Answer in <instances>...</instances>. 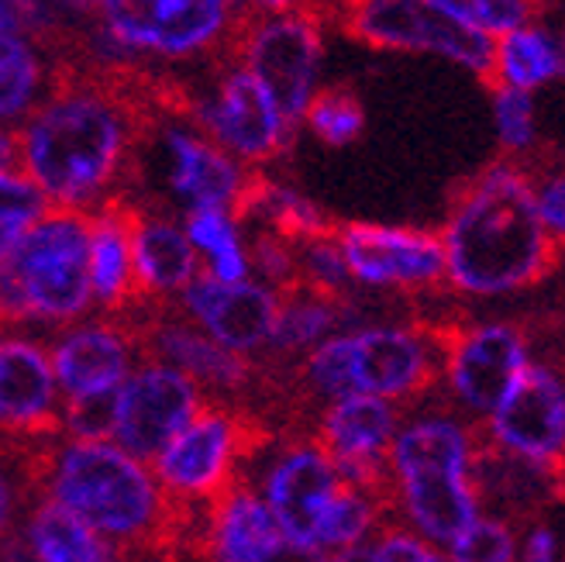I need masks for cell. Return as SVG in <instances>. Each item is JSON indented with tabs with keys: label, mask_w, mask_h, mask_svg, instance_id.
I'll return each instance as SVG.
<instances>
[{
	"label": "cell",
	"mask_w": 565,
	"mask_h": 562,
	"mask_svg": "<svg viewBox=\"0 0 565 562\" xmlns=\"http://www.w3.org/2000/svg\"><path fill=\"white\" fill-rule=\"evenodd\" d=\"M118 76H66L14 131L18 170L49 208L90 214L118 201L141 149V110Z\"/></svg>",
	"instance_id": "1"
},
{
	"label": "cell",
	"mask_w": 565,
	"mask_h": 562,
	"mask_svg": "<svg viewBox=\"0 0 565 562\" xmlns=\"http://www.w3.org/2000/svg\"><path fill=\"white\" fill-rule=\"evenodd\" d=\"M438 238L445 248V279L469 297L527 290L562 256L539 218L534 177L518 159H497L462 183Z\"/></svg>",
	"instance_id": "2"
},
{
	"label": "cell",
	"mask_w": 565,
	"mask_h": 562,
	"mask_svg": "<svg viewBox=\"0 0 565 562\" xmlns=\"http://www.w3.org/2000/svg\"><path fill=\"white\" fill-rule=\"evenodd\" d=\"M35 490L125 549H152L173 531L177 503L162 494L149 463L115 442L63 438L35 463Z\"/></svg>",
	"instance_id": "3"
},
{
	"label": "cell",
	"mask_w": 565,
	"mask_h": 562,
	"mask_svg": "<svg viewBox=\"0 0 565 562\" xmlns=\"http://www.w3.org/2000/svg\"><path fill=\"white\" fill-rule=\"evenodd\" d=\"M476 432L445 411H428L397 428L390 445V500L414 536L451 545L479 518Z\"/></svg>",
	"instance_id": "4"
},
{
	"label": "cell",
	"mask_w": 565,
	"mask_h": 562,
	"mask_svg": "<svg viewBox=\"0 0 565 562\" xmlns=\"http://www.w3.org/2000/svg\"><path fill=\"white\" fill-rule=\"evenodd\" d=\"M90 307V214L49 208L0 263V325L70 328Z\"/></svg>",
	"instance_id": "5"
},
{
	"label": "cell",
	"mask_w": 565,
	"mask_h": 562,
	"mask_svg": "<svg viewBox=\"0 0 565 562\" xmlns=\"http://www.w3.org/2000/svg\"><path fill=\"white\" fill-rule=\"evenodd\" d=\"M438 373V335L407 325L334 331L300 362L303 386L324 404L342 397H380L386 404H404L428 393Z\"/></svg>",
	"instance_id": "6"
},
{
	"label": "cell",
	"mask_w": 565,
	"mask_h": 562,
	"mask_svg": "<svg viewBox=\"0 0 565 562\" xmlns=\"http://www.w3.org/2000/svg\"><path fill=\"white\" fill-rule=\"evenodd\" d=\"M238 21L228 0H104L94 60L107 76L146 60L193 63L228 45Z\"/></svg>",
	"instance_id": "7"
},
{
	"label": "cell",
	"mask_w": 565,
	"mask_h": 562,
	"mask_svg": "<svg viewBox=\"0 0 565 562\" xmlns=\"http://www.w3.org/2000/svg\"><path fill=\"white\" fill-rule=\"evenodd\" d=\"M228 55L252 73L279 115L300 128L307 104L321 91L324 21L307 8L269 18H242L228 42Z\"/></svg>",
	"instance_id": "8"
},
{
	"label": "cell",
	"mask_w": 565,
	"mask_h": 562,
	"mask_svg": "<svg viewBox=\"0 0 565 562\" xmlns=\"http://www.w3.org/2000/svg\"><path fill=\"white\" fill-rule=\"evenodd\" d=\"M186 121L204 131L217 149L248 166H266L290 149L297 128L279 115L269 94L242 70L228 63L186 100Z\"/></svg>",
	"instance_id": "9"
},
{
	"label": "cell",
	"mask_w": 565,
	"mask_h": 562,
	"mask_svg": "<svg viewBox=\"0 0 565 562\" xmlns=\"http://www.w3.org/2000/svg\"><path fill=\"white\" fill-rule=\"evenodd\" d=\"M342 24L352 39L370 49L435 55L483 79L493 73V39L469 32L431 0H355Z\"/></svg>",
	"instance_id": "10"
},
{
	"label": "cell",
	"mask_w": 565,
	"mask_h": 562,
	"mask_svg": "<svg viewBox=\"0 0 565 562\" xmlns=\"http://www.w3.org/2000/svg\"><path fill=\"white\" fill-rule=\"evenodd\" d=\"M248 456V425L228 407H207L149 463L162 494L186 503H214L238 484V469Z\"/></svg>",
	"instance_id": "11"
},
{
	"label": "cell",
	"mask_w": 565,
	"mask_h": 562,
	"mask_svg": "<svg viewBox=\"0 0 565 562\" xmlns=\"http://www.w3.org/2000/svg\"><path fill=\"white\" fill-rule=\"evenodd\" d=\"M204 411V390L180 370L146 359L128 373L115 397L110 442L138 463H152Z\"/></svg>",
	"instance_id": "12"
},
{
	"label": "cell",
	"mask_w": 565,
	"mask_h": 562,
	"mask_svg": "<svg viewBox=\"0 0 565 562\" xmlns=\"http://www.w3.org/2000/svg\"><path fill=\"white\" fill-rule=\"evenodd\" d=\"M438 335L441 373L469 414L490 417L527 367V339L511 321L451 325Z\"/></svg>",
	"instance_id": "13"
},
{
	"label": "cell",
	"mask_w": 565,
	"mask_h": 562,
	"mask_svg": "<svg viewBox=\"0 0 565 562\" xmlns=\"http://www.w3.org/2000/svg\"><path fill=\"white\" fill-rule=\"evenodd\" d=\"M352 284L376 290H428L445 279V248L435 232L352 221L334 229Z\"/></svg>",
	"instance_id": "14"
},
{
	"label": "cell",
	"mask_w": 565,
	"mask_h": 562,
	"mask_svg": "<svg viewBox=\"0 0 565 562\" xmlns=\"http://www.w3.org/2000/svg\"><path fill=\"white\" fill-rule=\"evenodd\" d=\"M159 177L183 214L186 211H232L252 183V173L238 159L217 149L190 121H166L156 131Z\"/></svg>",
	"instance_id": "15"
},
{
	"label": "cell",
	"mask_w": 565,
	"mask_h": 562,
	"mask_svg": "<svg viewBox=\"0 0 565 562\" xmlns=\"http://www.w3.org/2000/svg\"><path fill=\"white\" fill-rule=\"evenodd\" d=\"M490 445L531 466H565V380L552 367H524L490 414Z\"/></svg>",
	"instance_id": "16"
},
{
	"label": "cell",
	"mask_w": 565,
	"mask_h": 562,
	"mask_svg": "<svg viewBox=\"0 0 565 562\" xmlns=\"http://www.w3.org/2000/svg\"><path fill=\"white\" fill-rule=\"evenodd\" d=\"M397 428H401L397 404H386L380 397H342L321 407L315 442L334 463L342 484L390 500L386 459Z\"/></svg>",
	"instance_id": "17"
},
{
	"label": "cell",
	"mask_w": 565,
	"mask_h": 562,
	"mask_svg": "<svg viewBox=\"0 0 565 562\" xmlns=\"http://www.w3.org/2000/svg\"><path fill=\"white\" fill-rule=\"evenodd\" d=\"M279 297L259 279H242V284H217L207 273H196L190 287L180 294V307L193 328H201L211 342L228 349L242 359L266 352Z\"/></svg>",
	"instance_id": "18"
},
{
	"label": "cell",
	"mask_w": 565,
	"mask_h": 562,
	"mask_svg": "<svg viewBox=\"0 0 565 562\" xmlns=\"http://www.w3.org/2000/svg\"><path fill=\"white\" fill-rule=\"evenodd\" d=\"M269 508L273 521L290 539L315 545V531L334 494L342 490V476L315 438L282 445L266 463L259 487H252Z\"/></svg>",
	"instance_id": "19"
},
{
	"label": "cell",
	"mask_w": 565,
	"mask_h": 562,
	"mask_svg": "<svg viewBox=\"0 0 565 562\" xmlns=\"http://www.w3.org/2000/svg\"><path fill=\"white\" fill-rule=\"evenodd\" d=\"M204 552L207 562H328L318 545L290 539L248 484H235L207 508Z\"/></svg>",
	"instance_id": "20"
},
{
	"label": "cell",
	"mask_w": 565,
	"mask_h": 562,
	"mask_svg": "<svg viewBox=\"0 0 565 562\" xmlns=\"http://www.w3.org/2000/svg\"><path fill=\"white\" fill-rule=\"evenodd\" d=\"M60 386L49 346L28 335L0 339V438L14 445L60 432Z\"/></svg>",
	"instance_id": "21"
},
{
	"label": "cell",
	"mask_w": 565,
	"mask_h": 562,
	"mask_svg": "<svg viewBox=\"0 0 565 562\" xmlns=\"http://www.w3.org/2000/svg\"><path fill=\"white\" fill-rule=\"evenodd\" d=\"M49 362L66 401L110 397L135 370V335L115 321H76L55 335Z\"/></svg>",
	"instance_id": "22"
},
{
	"label": "cell",
	"mask_w": 565,
	"mask_h": 562,
	"mask_svg": "<svg viewBox=\"0 0 565 562\" xmlns=\"http://www.w3.org/2000/svg\"><path fill=\"white\" fill-rule=\"evenodd\" d=\"M131 269L138 297L180 300L190 279L201 273V259L173 214L131 204Z\"/></svg>",
	"instance_id": "23"
},
{
	"label": "cell",
	"mask_w": 565,
	"mask_h": 562,
	"mask_svg": "<svg viewBox=\"0 0 565 562\" xmlns=\"http://www.w3.org/2000/svg\"><path fill=\"white\" fill-rule=\"evenodd\" d=\"M149 359H159L166 367L180 370L201 390L214 393H238L252 383V362L211 342L201 328H193L186 318L156 321L146 335Z\"/></svg>",
	"instance_id": "24"
},
{
	"label": "cell",
	"mask_w": 565,
	"mask_h": 562,
	"mask_svg": "<svg viewBox=\"0 0 565 562\" xmlns=\"http://www.w3.org/2000/svg\"><path fill=\"white\" fill-rule=\"evenodd\" d=\"M21 539L32 549L35 562H131L135 549L104 539L100 531L83 524L49 497H35L21 521Z\"/></svg>",
	"instance_id": "25"
},
{
	"label": "cell",
	"mask_w": 565,
	"mask_h": 562,
	"mask_svg": "<svg viewBox=\"0 0 565 562\" xmlns=\"http://www.w3.org/2000/svg\"><path fill=\"white\" fill-rule=\"evenodd\" d=\"M90 290L104 311H125L138 300L131 269V204L110 201L90 211Z\"/></svg>",
	"instance_id": "26"
},
{
	"label": "cell",
	"mask_w": 565,
	"mask_h": 562,
	"mask_svg": "<svg viewBox=\"0 0 565 562\" xmlns=\"http://www.w3.org/2000/svg\"><path fill=\"white\" fill-rule=\"evenodd\" d=\"M558 79H565V39L548 24L531 21L493 42V87L534 94Z\"/></svg>",
	"instance_id": "27"
},
{
	"label": "cell",
	"mask_w": 565,
	"mask_h": 562,
	"mask_svg": "<svg viewBox=\"0 0 565 562\" xmlns=\"http://www.w3.org/2000/svg\"><path fill=\"white\" fill-rule=\"evenodd\" d=\"M52 91V70L39 42L0 39V128H21V121Z\"/></svg>",
	"instance_id": "28"
},
{
	"label": "cell",
	"mask_w": 565,
	"mask_h": 562,
	"mask_svg": "<svg viewBox=\"0 0 565 562\" xmlns=\"http://www.w3.org/2000/svg\"><path fill=\"white\" fill-rule=\"evenodd\" d=\"M180 224L196 256H204L211 279H217V284H242V279H252L248 245L242 238V224L232 211H186Z\"/></svg>",
	"instance_id": "29"
},
{
	"label": "cell",
	"mask_w": 565,
	"mask_h": 562,
	"mask_svg": "<svg viewBox=\"0 0 565 562\" xmlns=\"http://www.w3.org/2000/svg\"><path fill=\"white\" fill-rule=\"evenodd\" d=\"M342 307L338 300H328L321 294H310L303 287L279 297V315L269 339V352L276 356H307L315 352L324 339H331Z\"/></svg>",
	"instance_id": "30"
},
{
	"label": "cell",
	"mask_w": 565,
	"mask_h": 562,
	"mask_svg": "<svg viewBox=\"0 0 565 562\" xmlns=\"http://www.w3.org/2000/svg\"><path fill=\"white\" fill-rule=\"evenodd\" d=\"M390 500L370 494V490H359L342 484V490L334 494V500L328 503V511L318 521L315 531V545L328 555L342 552V549H355L365 545V539L373 536V528L383 518V508Z\"/></svg>",
	"instance_id": "31"
},
{
	"label": "cell",
	"mask_w": 565,
	"mask_h": 562,
	"mask_svg": "<svg viewBox=\"0 0 565 562\" xmlns=\"http://www.w3.org/2000/svg\"><path fill=\"white\" fill-rule=\"evenodd\" d=\"M328 149H345L365 131V107L349 87H321L300 121Z\"/></svg>",
	"instance_id": "32"
},
{
	"label": "cell",
	"mask_w": 565,
	"mask_h": 562,
	"mask_svg": "<svg viewBox=\"0 0 565 562\" xmlns=\"http://www.w3.org/2000/svg\"><path fill=\"white\" fill-rule=\"evenodd\" d=\"M431 4L451 21L466 24L469 32L487 35L493 42L539 21L542 11V0H431Z\"/></svg>",
	"instance_id": "33"
},
{
	"label": "cell",
	"mask_w": 565,
	"mask_h": 562,
	"mask_svg": "<svg viewBox=\"0 0 565 562\" xmlns=\"http://www.w3.org/2000/svg\"><path fill=\"white\" fill-rule=\"evenodd\" d=\"M49 211L45 197L32 187L18 166L14 170H0V263L18 245V238L32 229V224Z\"/></svg>",
	"instance_id": "34"
},
{
	"label": "cell",
	"mask_w": 565,
	"mask_h": 562,
	"mask_svg": "<svg viewBox=\"0 0 565 562\" xmlns=\"http://www.w3.org/2000/svg\"><path fill=\"white\" fill-rule=\"evenodd\" d=\"M297 266H300V287L310 294H321L328 300H342L352 276L342 259V248L331 235H318L297 245Z\"/></svg>",
	"instance_id": "35"
},
{
	"label": "cell",
	"mask_w": 565,
	"mask_h": 562,
	"mask_svg": "<svg viewBox=\"0 0 565 562\" xmlns=\"http://www.w3.org/2000/svg\"><path fill=\"white\" fill-rule=\"evenodd\" d=\"M451 562H518V531L507 518H476L448 545Z\"/></svg>",
	"instance_id": "36"
},
{
	"label": "cell",
	"mask_w": 565,
	"mask_h": 562,
	"mask_svg": "<svg viewBox=\"0 0 565 562\" xmlns=\"http://www.w3.org/2000/svg\"><path fill=\"white\" fill-rule=\"evenodd\" d=\"M493 121H497V138L507 159L527 156L534 142H539L531 94H521L511 87H493Z\"/></svg>",
	"instance_id": "37"
},
{
	"label": "cell",
	"mask_w": 565,
	"mask_h": 562,
	"mask_svg": "<svg viewBox=\"0 0 565 562\" xmlns=\"http://www.w3.org/2000/svg\"><path fill=\"white\" fill-rule=\"evenodd\" d=\"M248 266L252 279H259L276 294H290L300 287V266H297V245L279 238L273 232H256L248 248Z\"/></svg>",
	"instance_id": "38"
},
{
	"label": "cell",
	"mask_w": 565,
	"mask_h": 562,
	"mask_svg": "<svg viewBox=\"0 0 565 562\" xmlns=\"http://www.w3.org/2000/svg\"><path fill=\"white\" fill-rule=\"evenodd\" d=\"M115 397H90V401H66L60 411V432L76 442H110L115 428Z\"/></svg>",
	"instance_id": "39"
},
{
	"label": "cell",
	"mask_w": 565,
	"mask_h": 562,
	"mask_svg": "<svg viewBox=\"0 0 565 562\" xmlns=\"http://www.w3.org/2000/svg\"><path fill=\"white\" fill-rule=\"evenodd\" d=\"M52 32L49 0H0V39L42 42Z\"/></svg>",
	"instance_id": "40"
},
{
	"label": "cell",
	"mask_w": 565,
	"mask_h": 562,
	"mask_svg": "<svg viewBox=\"0 0 565 562\" xmlns=\"http://www.w3.org/2000/svg\"><path fill=\"white\" fill-rule=\"evenodd\" d=\"M370 552H373V562H448L438 552V545L424 542L411 528H383L380 539L370 545Z\"/></svg>",
	"instance_id": "41"
},
{
	"label": "cell",
	"mask_w": 565,
	"mask_h": 562,
	"mask_svg": "<svg viewBox=\"0 0 565 562\" xmlns=\"http://www.w3.org/2000/svg\"><path fill=\"white\" fill-rule=\"evenodd\" d=\"M32 480H35L32 469L18 473L14 459L0 453V539H8L14 531L24 494H32Z\"/></svg>",
	"instance_id": "42"
},
{
	"label": "cell",
	"mask_w": 565,
	"mask_h": 562,
	"mask_svg": "<svg viewBox=\"0 0 565 562\" xmlns=\"http://www.w3.org/2000/svg\"><path fill=\"white\" fill-rule=\"evenodd\" d=\"M534 204L545 232L555 238V245H565V170L548 173L545 180H534Z\"/></svg>",
	"instance_id": "43"
},
{
	"label": "cell",
	"mask_w": 565,
	"mask_h": 562,
	"mask_svg": "<svg viewBox=\"0 0 565 562\" xmlns=\"http://www.w3.org/2000/svg\"><path fill=\"white\" fill-rule=\"evenodd\" d=\"M562 542L552 521L545 518H531L524 531V545L518 549V562H558Z\"/></svg>",
	"instance_id": "44"
},
{
	"label": "cell",
	"mask_w": 565,
	"mask_h": 562,
	"mask_svg": "<svg viewBox=\"0 0 565 562\" xmlns=\"http://www.w3.org/2000/svg\"><path fill=\"white\" fill-rule=\"evenodd\" d=\"M0 562H35L32 549L21 539V531H11L8 539H0Z\"/></svg>",
	"instance_id": "45"
},
{
	"label": "cell",
	"mask_w": 565,
	"mask_h": 562,
	"mask_svg": "<svg viewBox=\"0 0 565 562\" xmlns=\"http://www.w3.org/2000/svg\"><path fill=\"white\" fill-rule=\"evenodd\" d=\"M303 8H307V11H315L321 21H324V18H338V21H342V18L355 8V0H303Z\"/></svg>",
	"instance_id": "46"
},
{
	"label": "cell",
	"mask_w": 565,
	"mask_h": 562,
	"mask_svg": "<svg viewBox=\"0 0 565 562\" xmlns=\"http://www.w3.org/2000/svg\"><path fill=\"white\" fill-rule=\"evenodd\" d=\"M18 166V142H14V131L0 128V170H14Z\"/></svg>",
	"instance_id": "47"
},
{
	"label": "cell",
	"mask_w": 565,
	"mask_h": 562,
	"mask_svg": "<svg viewBox=\"0 0 565 562\" xmlns=\"http://www.w3.org/2000/svg\"><path fill=\"white\" fill-rule=\"evenodd\" d=\"M328 562H373V552H370V545H355V549H342V552L328 555Z\"/></svg>",
	"instance_id": "48"
},
{
	"label": "cell",
	"mask_w": 565,
	"mask_h": 562,
	"mask_svg": "<svg viewBox=\"0 0 565 562\" xmlns=\"http://www.w3.org/2000/svg\"><path fill=\"white\" fill-rule=\"evenodd\" d=\"M60 4L73 14H97L104 0H60Z\"/></svg>",
	"instance_id": "49"
},
{
	"label": "cell",
	"mask_w": 565,
	"mask_h": 562,
	"mask_svg": "<svg viewBox=\"0 0 565 562\" xmlns=\"http://www.w3.org/2000/svg\"><path fill=\"white\" fill-rule=\"evenodd\" d=\"M228 4H232V11L238 14V0H228Z\"/></svg>",
	"instance_id": "50"
},
{
	"label": "cell",
	"mask_w": 565,
	"mask_h": 562,
	"mask_svg": "<svg viewBox=\"0 0 565 562\" xmlns=\"http://www.w3.org/2000/svg\"><path fill=\"white\" fill-rule=\"evenodd\" d=\"M0 339H4V335H0Z\"/></svg>",
	"instance_id": "51"
},
{
	"label": "cell",
	"mask_w": 565,
	"mask_h": 562,
	"mask_svg": "<svg viewBox=\"0 0 565 562\" xmlns=\"http://www.w3.org/2000/svg\"><path fill=\"white\" fill-rule=\"evenodd\" d=\"M562 39H565V35H562Z\"/></svg>",
	"instance_id": "52"
}]
</instances>
